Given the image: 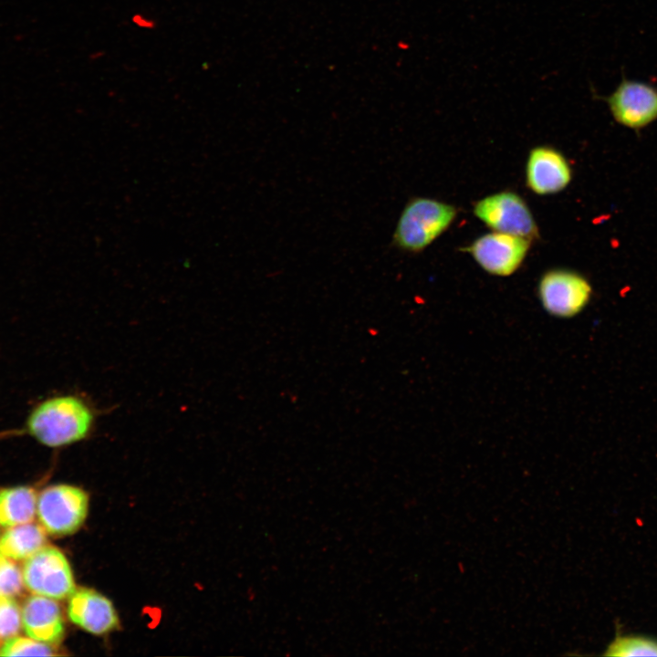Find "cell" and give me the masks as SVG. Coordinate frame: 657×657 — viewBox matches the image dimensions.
Here are the masks:
<instances>
[{
  "mask_svg": "<svg viewBox=\"0 0 657 657\" xmlns=\"http://www.w3.org/2000/svg\"><path fill=\"white\" fill-rule=\"evenodd\" d=\"M57 649L53 644L36 641L27 636H14L6 639L0 647V656H54Z\"/></svg>",
  "mask_w": 657,
  "mask_h": 657,
  "instance_id": "obj_15",
  "label": "cell"
},
{
  "mask_svg": "<svg viewBox=\"0 0 657 657\" xmlns=\"http://www.w3.org/2000/svg\"><path fill=\"white\" fill-rule=\"evenodd\" d=\"M606 656H657V639L643 635L617 633L607 646Z\"/></svg>",
  "mask_w": 657,
  "mask_h": 657,
  "instance_id": "obj_14",
  "label": "cell"
},
{
  "mask_svg": "<svg viewBox=\"0 0 657 657\" xmlns=\"http://www.w3.org/2000/svg\"><path fill=\"white\" fill-rule=\"evenodd\" d=\"M37 496L28 486L0 490V526L11 527L32 522L36 514Z\"/></svg>",
  "mask_w": 657,
  "mask_h": 657,
  "instance_id": "obj_13",
  "label": "cell"
},
{
  "mask_svg": "<svg viewBox=\"0 0 657 657\" xmlns=\"http://www.w3.org/2000/svg\"><path fill=\"white\" fill-rule=\"evenodd\" d=\"M456 208L428 197H413L402 209L392 235V245L411 254L423 251L454 222Z\"/></svg>",
  "mask_w": 657,
  "mask_h": 657,
  "instance_id": "obj_2",
  "label": "cell"
},
{
  "mask_svg": "<svg viewBox=\"0 0 657 657\" xmlns=\"http://www.w3.org/2000/svg\"><path fill=\"white\" fill-rule=\"evenodd\" d=\"M67 612L71 622L91 634H107L119 627L112 602L92 589H75L68 597Z\"/></svg>",
  "mask_w": 657,
  "mask_h": 657,
  "instance_id": "obj_10",
  "label": "cell"
},
{
  "mask_svg": "<svg viewBox=\"0 0 657 657\" xmlns=\"http://www.w3.org/2000/svg\"><path fill=\"white\" fill-rule=\"evenodd\" d=\"M474 215L495 232L533 241L539 238L534 216L524 199L511 191L490 194L477 201Z\"/></svg>",
  "mask_w": 657,
  "mask_h": 657,
  "instance_id": "obj_5",
  "label": "cell"
},
{
  "mask_svg": "<svg viewBox=\"0 0 657 657\" xmlns=\"http://www.w3.org/2000/svg\"><path fill=\"white\" fill-rule=\"evenodd\" d=\"M21 613L26 636L53 645L63 639L64 620L56 600L32 594L25 600Z\"/></svg>",
  "mask_w": 657,
  "mask_h": 657,
  "instance_id": "obj_11",
  "label": "cell"
},
{
  "mask_svg": "<svg viewBox=\"0 0 657 657\" xmlns=\"http://www.w3.org/2000/svg\"><path fill=\"white\" fill-rule=\"evenodd\" d=\"M592 288L588 279L568 269H552L540 278L538 295L548 313L571 318L581 312L590 299Z\"/></svg>",
  "mask_w": 657,
  "mask_h": 657,
  "instance_id": "obj_6",
  "label": "cell"
},
{
  "mask_svg": "<svg viewBox=\"0 0 657 657\" xmlns=\"http://www.w3.org/2000/svg\"><path fill=\"white\" fill-rule=\"evenodd\" d=\"M530 245L526 238L494 232L479 236L462 250L468 252L487 273L507 276L520 267Z\"/></svg>",
  "mask_w": 657,
  "mask_h": 657,
  "instance_id": "obj_8",
  "label": "cell"
},
{
  "mask_svg": "<svg viewBox=\"0 0 657 657\" xmlns=\"http://www.w3.org/2000/svg\"><path fill=\"white\" fill-rule=\"evenodd\" d=\"M603 99L614 120L639 131L657 120V88L624 76L616 89Z\"/></svg>",
  "mask_w": 657,
  "mask_h": 657,
  "instance_id": "obj_7",
  "label": "cell"
},
{
  "mask_svg": "<svg viewBox=\"0 0 657 657\" xmlns=\"http://www.w3.org/2000/svg\"><path fill=\"white\" fill-rule=\"evenodd\" d=\"M101 412L87 399L61 395L48 399L31 413L29 433L49 447L69 445L89 438Z\"/></svg>",
  "mask_w": 657,
  "mask_h": 657,
  "instance_id": "obj_1",
  "label": "cell"
},
{
  "mask_svg": "<svg viewBox=\"0 0 657 657\" xmlns=\"http://www.w3.org/2000/svg\"><path fill=\"white\" fill-rule=\"evenodd\" d=\"M46 543V530L32 521L7 527L0 537V554L13 560H26Z\"/></svg>",
  "mask_w": 657,
  "mask_h": 657,
  "instance_id": "obj_12",
  "label": "cell"
},
{
  "mask_svg": "<svg viewBox=\"0 0 657 657\" xmlns=\"http://www.w3.org/2000/svg\"><path fill=\"white\" fill-rule=\"evenodd\" d=\"M88 509L87 493L70 485L48 486L36 500L39 524L47 534L57 537L75 533L84 523Z\"/></svg>",
  "mask_w": 657,
  "mask_h": 657,
  "instance_id": "obj_3",
  "label": "cell"
},
{
  "mask_svg": "<svg viewBox=\"0 0 657 657\" xmlns=\"http://www.w3.org/2000/svg\"><path fill=\"white\" fill-rule=\"evenodd\" d=\"M572 169L566 157L549 146L533 148L526 164V182L537 194H554L571 182Z\"/></svg>",
  "mask_w": 657,
  "mask_h": 657,
  "instance_id": "obj_9",
  "label": "cell"
},
{
  "mask_svg": "<svg viewBox=\"0 0 657 657\" xmlns=\"http://www.w3.org/2000/svg\"><path fill=\"white\" fill-rule=\"evenodd\" d=\"M22 574L24 585L32 594L60 600L68 598L76 589L67 558L52 546H44L27 558Z\"/></svg>",
  "mask_w": 657,
  "mask_h": 657,
  "instance_id": "obj_4",
  "label": "cell"
},
{
  "mask_svg": "<svg viewBox=\"0 0 657 657\" xmlns=\"http://www.w3.org/2000/svg\"><path fill=\"white\" fill-rule=\"evenodd\" d=\"M22 628V613L14 598L0 596V640L16 636Z\"/></svg>",
  "mask_w": 657,
  "mask_h": 657,
  "instance_id": "obj_16",
  "label": "cell"
},
{
  "mask_svg": "<svg viewBox=\"0 0 657 657\" xmlns=\"http://www.w3.org/2000/svg\"><path fill=\"white\" fill-rule=\"evenodd\" d=\"M23 574L13 559L0 554V596L16 597L24 589Z\"/></svg>",
  "mask_w": 657,
  "mask_h": 657,
  "instance_id": "obj_17",
  "label": "cell"
}]
</instances>
